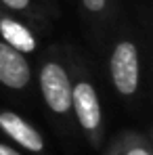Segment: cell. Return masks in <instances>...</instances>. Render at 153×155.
Wrapping results in <instances>:
<instances>
[{
  "instance_id": "obj_1",
  "label": "cell",
  "mask_w": 153,
  "mask_h": 155,
  "mask_svg": "<svg viewBox=\"0 0 153 155\" xmlns=\"http://www.w3.org/2000/svg\"><path fill=\"white\" fill-rule=\"evenodd\" d=\"M109 71L113 86L120 94H134L141 82V61H138V48L132 42H120L109 61Z\"/></svg>"
},
{
  "instance_id": "obj_2",
  "label": "cell",
  "mask_w": 153,
  "mask_h": 155,
  "mask_svg": "<svg viewBox=\"0 0 153 155\" xmlns=\"http://www.w3.org/2000/svg\"><path fill=\"white\" fill-rule=\"evenodd\" d=\"M40 88L46 105L55 113H67L72 107L69 76L59 63H46L40 71Z\"/></svg>"
},
{
  "instance_id": "obj_3",
  "label": "cell",
  "mask_w": 153,
  "mask_h": 155,
  "mask_svg": "<svg viewBox=\"0 0 153 155\" xmlns=\"http://www.w3.org/2000/svg\"><path fill=\"white\" fill-rule=\"evenodd\" d=\"M72 107L84 130H97L101 124V105L97 90L90 82H80L72 88Z\"/></svg>"
},
{
  "instance_id": "obj_4",
  "label": "cell",
  "mask_w": 153,
  "mask_h": 155,
  "mask_svg": "<svg viewBox=\"0 0 153 155\" xmlns=\"http://www.w3.org/2000/svg\"><path fill=\"white\" fill-rule=\"evenodd\" d=\"M32 78L23 52L8 46L6 42H0V82L8 88L21 90L25 88Z\"/></svg>"
},
{
  "instance_id": "obj_5",
  "label": "cell",
  "mask_w": 153,
  "mask_h": 155,
  "mask_svg": "<svg viewBox=\"0 0 153 155\" xmlns=\"http://www.w3.org/2000/svg\"><path fill=\"white\" fill-rule=\"evenodd\" d=\"M0 128L4 130L13 140H17L21 147H25L27 151L38 153V151L44 149V140H42L40 132L34 126H29L21 115H17L13 111H2L0 113Z\"/></svg>"
},
{
  "instance_id": "obj_6",
  "label": "cell",
  "mask_w": 153,
  "mask_h": 155,
  "mask_svg": "<svg viewBox=\"0 0 153 155\" xmlns=\"http://www.w3.org/2000/svg\"><path fill=\"white\" fill-rule=\"evenodd\" d=\"M0 34L4 42L19 52H34L36 51V38L25 25L13 21V19H0Z\"/></svg>"
},
{
  "instance_id": "obj_7",
  "label": "cell",
  "mask_w": 153,
  "mask_h": 155,
  "mask_svg": "<svg viewBox=\"0 0 153 155\" xmlns=\"http://www.w3.org/2000/svg\"><path fill=\"white\" fill-rule=\"evenodd\" d=\"M82 4L90 13H101L103 8H105V4H107V0H82Z\"/></svg>"
},
{
  "instance_id": "obj_8",
  "label": "cell",
  "mask_w": 153,
  "mask_h": 155,
  "mask_svg": "<svg viewBox=\"0 0 153 155\" xmlns=\"http://www.w3.org/2000/svg\"><path fill=\"white\" fill-rule=\"evenodd\" d=\"M8 8H13V11H23V8H27L29 6V2L32 0H2Z\"/></svg>"
},
{
  "instance_id": "obj_9",
  "label": "cell",
  "mask_w": 153,
  "mask_h": 155,
  "mask_svg": "<svg viewBox=\"0 0 153 155\" xmlns=\"http://www.w3.org/2000/svg\"><path fill=\"white\" fill-rule=\"evenodd\" d=\"M0 155H19L15 149H11V147H6V145H0Z\"/></svg>"
},
{
  "instance_id": "obj_10",
  "label": "cell",
  "mask_w": 153,
  "mask_h": 155,
  "mask_svg": "<svg viewBox=\"0 0 153 155\" xmlns=\"http://www.w3.org/2000/svg\"><path fill=\"white\" fill-rule=\"evenodd\" d=\"M126 155H149V151H145V149H132V151H128Z\"/></svg>"
}]
</instances>
